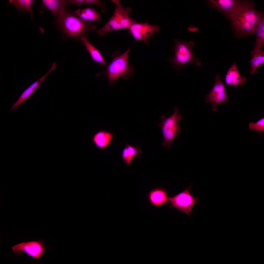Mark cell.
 <instances>
[{
	"label": "cell",
	"instance_id": "cell-1",
	"mask_svg": "<svg viewBox=\"0 0 264 264\" xmlns=\"http://www.w3.org/2000/svg\"><path fill=\"white\" fill-rule=\"evenodd\" d=\"M263 14L255 9L253 1H240L236 12L230 19L236 34L240 36L254 34L257 26Z\"/></svg>",
	"mask_w": 264,
	"mask_h": 264
},
{
	"label": "cell",
	"instance_id": "cell-2",
	"mask_svg": "<svg viewBox=\"0 0 264 264\" xmlns=\"http://www.w3.org/2000/svg\"><path fill=\"white\" fill-rule=\"evenodd\" d=\"M129 48L123 54L119 51L114 52L112 55V59L103 71L97 74L96 76L103 75L107 78L109 85H113L114 82L119 78L122 77L125 79L130 78L134 74V68L128 63Z\"/></svg>",
	"mask_w": 264,
	"mask_h": 264
},
{
	"label": "cell",
	"instance_id": "cell-3",
	"mask_svg": "<svg viewBox=\"0 0 264 264\" xmlns=\"http://www.w3.org/2000/svg\"><path fill=\"white\" fill-rule=\"evenodd\" d=\"M57 24L68 36L80 39L96 26L85 22L76 15L66 11L56 19Z\"/></svg>",
	"mask_w": 264,
	"mask_h": 264
},
{
	"label": "cell",
	"instance_id": "cell-4",
	"mask_svg": "<svg viewBox=\"0 0 264 264\" xmlns=\"http://www.w3.org/2000/svg\"><path fill=\"white\" fill-rule=\"evenodd\" d=\"M111 1L116 5L112 16L103 27L96 31L98 34L102 36H104L107 33L111 32L114 30L128 29L136 21L130 16L132 11L130 8H125L119 0Z\"/></svg>",
	"mask_w": 264,
	"mask_h": 264
},
{
	"label": "cell",
	"instance_id": "cell-5",
	"mask_svg": "<svg viewBox=\"0 0 264 264\" xmlns=\"http://www.w3.org/2000/svg\"><path fill=\"white\" fill-rule=\"evenodd\" d=\"M174 41L175 44V55L173 58L172 67L179 72L182 66L189 63H194L198 66L201 65L199 58H196L192 52L195 42L178 39H175Z\"/></svg>",
	"mask_w": 264,
	"mask_h": 264
},
{
	"label": "cell",
	"instance_id": "cell-6",
	"mask_svg": "<svg viewBox=\"0 0 264 264\" xmlns=\"http://www.w3.org/2000/svg\"><path fill=\"white\" fill-rule=\"evenodd\" d=\"M174 111V113L170 117L161 115L160 117L161 121L158 125L164 137L162 146H166L168 149L171 148L175 138L182 130L178 124V121H182V119L176 106Z\"/></svg>",
	"mask_w": 264,
	"mask_h": 264
},
{
	"label": "cell",
	"instance_id": "cell-7",
	"mask_svg": "<svg viewBox=\"0 0 264 264\" xmlns=\"http://www.w3.org/2000/svg\"><path fill=\"white\" fill-rule=\"evenodd\" d=\"M12 249L15 253H25L38 261L43 256L45 251L49 249L46 246L42 240L22 242L12 246Z\"/></svg>",
	"mask_w": 264,
	"mask_h": 264
},
{
	"label": "cell",
	"instance_id": "cell-8",
	"mask_svg": "<svg viewBox=\"0 0 264 264\" xmlns=\"http://www.w3.org/2000/svg\"><path fill=\"white\" fill-rule=\"evenodd\" d=\"M215 80V82L210 92L206 95L205 101L207 103L210 102L212 106V110L216 111L218 106L227 103L230 100L225 85L219 74L216 76Z\"/></svg>",
	"mask_w": 264,
	"mask_h": 264
},
{
	"label": "cell",
	"instance_id": "cell-9",
	"mask_svg": "<svg viewBox=\"0 0 264 264\" xmlns=\"http://www.w3.org/2000/svg\"><path fill=\"white\" fill-rule=\"evenodd\" d=\"M160 29V27L157 25H152L147 22L136 21L128 29L129 33L132 35L134 40L142 41L145 44L147 43L148 39L154 33L158 32Z\"/></svg>",
	"mask_w": 264,
	"mask_h": 264
},
{
	"label": "cell",
	"instance_id": "cell-10",
	"mask_svg": "<svg viewBox=\"0 0 264 264\" xmlns=\"http://www.w3.org/2000/svg\"><path fill=\"white\" fill-rule=\"evenodd\" d=\"M190 188L189 187L183 192L168 198L172 206L188 215L190 214L194 204L198 201V199L194 198L190 194Z\"/></svg>",
	"mask_w": 264,
	"mask_h": 264
},
{
	"label": "cell",
	"instance_id": "cell-11",
	"mask_svg": "<svg viewBox=\"0 0 264 264\" xmlns=\"http://www.w3.org/2000/svg\"><path fill=\"white\" fill-rule=\"evenodd\" d=\"M208 1L230 19L236 12L240 2L237 0H209Z\"/></svg>",
	"mask_w": 264,
	"mask_h": 264
},
{
	"label": "cell",
	"instance_id": "cell-12",
	"mask_svg": "<svg viewBox=\"0 0 264 264\" xmlns=\"http://www.w3.org/2000/svg\"><path fill=\"white\" fill-rule=\"evenodd\" d=\"M51 65L50 69L46 73L33 83L22 93L17 101L12 105L10 112L18 108L20 105L28 98L35 92L49 73L55 69L56 66V63H53Z\"/></svg>",
	"mask_w": 264,
	"mask_h": 264
},
{
	"label": "cell",
	"instance_id": "cell-13",
	"mask_svg": "<svg viewBox=\"0 0 264 264\" xmlns=\"http://www.w3.org/2000/svg\"><path fill=\"white\" fill-rule=\"evenodd\" d=\"M40 13H43L47 8L56 19L66 11L65 9L67 4L66 0H42Z\"/></svg>",
	"mask_w": 264,
	"mask_h": 264
},
{
	"label": "cell",
	"instance_id": "cell-14",
	"mask_svg": "<svg viewBox=\"0 0 264 264\" xmlns=\"http://www.w3.org/2000/svg\"><path fill=\"white\" fill-rule=\"evenodd\" d=\"M246 81V77H242L237 68L236 64L234 63L229 69L225 77L227 85H231L236 88L242 86Z\"/></svg>",
	"mask_w": 264,
	"mask_h": 264
},
{
	"label": "cell",
	"instance_id": "cell-15",
	"mask_svg": "<svg viewBox=\"0 0 264 264\" xmlns=\"http://www.w3.org/2000/svg\"><path fill=\"white\" fill-rule=\"evenodd\" d=\"M113 137V134L105 130H101L96 132L92 139L93 142L98 148L103 149L107 148L110 144Z\"/></svg>",
	"mask_w": 264,
	"mask_h": 264
},
{
	"label": "cell",
	"instance_id": "cell-16",
	"mask_svg": "<svg viewBox=\"0 0 264 264\" xmlns=\"http://www.w3.org/2000/svg\"><path fill=\"white\" fill-rule=\"evenodd\" d=\"M80 40L86 47V49L89 53L93 62H96L102 66L107 64L102 55L99 51L89 42L86 36H84L80 39Z\"/></svg>",
	"mask_w": 264,
	"mask_h": 264
},
{
	"label": "cell",
	"instance_id": "cell-17",
	"mask_svg": "<svg viewBox=\"0 0 264 264\" xmlns=\"http://www.w3.org/2000/svg\"><path fill=\"white\" fill-rule=\"evenodd\" d=\"M74 13L81 19L86 22H97L101 20L100 14L94 8L90 7L82 10L78 9L75 11Z\"/></svg>",
	"mask_w": 264,
	"mask_h": 264
},
{
	"label": "cell",
	"instance_id": "cell-18",
	"mask_svg": "<svg viewBox=\"0 0 264 264\" xmlns=\"http://www.w3.org/2000/svg\"><path fill=\"white\" fill-rule=\"evenodd\" d=\"M142 151L138 145L134 146L129 144L127 143L121 153V157L128 167L135 157H139Z\"/></svg>",
	"mask_w": 264,
	"mask_h": 264
},
{
	"label": "cell",
	"instance_id": "cell-19",
	"mask_svg": "<svg viewBox=\"0 0 264 264\" xmlns=\"http://www.w3.org/2000/svg\"><path fill=\"white\" fill-rule=\"evenodd\" d=\"M151 203L156 206H162L168 202V198L164 190L157 188L151 191L149 195Z\"/></svg>",
	"mask_w": 264,
	"mask_h": 264
},
{
	"label": "cell",
	"instance_id": "cell-20",
	"mask_svg": "<svg viewBox=\"0 0 264 264\" xmlns=\"http://www.w3.org/2000/svg\"><path fill=\"white\" fill-rule=\"evenodd\" d=\"M254 34L256 36L255 46L253 51L256 52L261 50L264 44V17L263 16L258 23Z\"/></svg>",
	"mask_w": 264,
	"mask_h": 264
},
{
	"label": "cell",
	"instance_id": "cell-21",
	"mask_svg": "<svg viewBox=\"0 0 264 264\" xmlns=\"http://www.w3.org/2000/svg\"><path fill=\"white\" fill-rule=\"evenodd\" d=\"M35 0H10L8 3L12 4L14 6L17 11L22 13L23 11L28 12L31 14L33 22V12L32 7L33 4L36 2Z\"/></svg>",
	"mask_w": 264,
	"mask_h": 264
},
{
	"label": "cell",
	"instance_id": "cell-22",
	"mask_svg": "<svg viewBox=\"0 0 264 264\" xmlns=\"http://www.w3.org/2000/svg\"><path fill=\"white\" fill-rule=\"evenodd\" d=\"M251 53L252 58L249 62L251 64L250 74H254L257 69L264 63V52L262 50L254 52L252 51Z\"/></svg>",
	"mask_w": 264,
	"mask_h": 264
},
{
	"label": "cell",
	"instance_id": "cell-23",
	"mask_svg": "<svg viewBox=\"0 0 264 264\" xmlns=\"http://www.w3.org/2000/svg\"><path fill=\"white\" fill-rule=\"evenodd\" d=\"M249 126L250 130H255L259 134L261 133L264 131V118L261 119L255 123L250 122Z\"/></svg>",
	"mask_w": 264,
	"mask_h": 264
},
{
	"label": "cell",
	"instance_id": "cell-24",
	"mask_svg": "<svg viewBox=\"0 0 264 264\" xmlns=\"http://www.w3.org/2000/svg\"><path fill=\"white\" fill-rule=\"evenodd\" d=\"M83 3L87 4H92L97 5L100 6L102 8L103 12L106 11L105 5L100 1L97 0H83Z\"/></svg>",
	"mask_w": 264,
	"mask_h": 264
},
{
	"label": "cell",
	"instance_id": "cell-25",
	"mask_svg": "<svg viewBox=\"0 0 264 264\" xmlns=\"http://www.w3.org/2000/svg\"><path fill=\"white\" fill-rule=\"evenodd\" d=\"M67 4H70L73 3L76 4L78 6H81L83 3V0H66Z\"/></svg>",
	"mask_w": 264,
	"mask_h": 264
}]
</instances>
